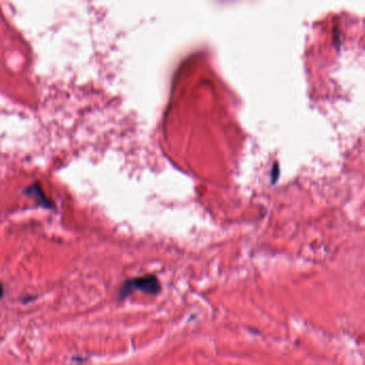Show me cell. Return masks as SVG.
<instances>
[{"mask_svg":"<svg viewBox=\"0 0 365 365\" xmlns=\"http://www.w3.org/2000/svg\"><path fill=\"white\" fill-rule=\"evenodd\" d=\"M135 289L142 290L144 293L149 295H156L161 291V284L158 282L157 278L154 275L137 277L134 278V280L127 281L124 283L121 290V296L122 297L128 296Z\"/></svg>","mask_w":365,"mask_h":365,"instance_id":"6da1fadb","label":"cell"}]
</instances>
